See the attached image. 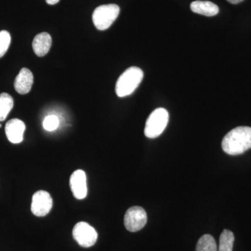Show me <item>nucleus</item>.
Masks as SVG:
<instances>
[{
  "instance_id": "nucleus-6",
  "label": "nucleus",
  "mask_w": 251,
  "mask_h": 251,
  "mask_svg": "<svg viewBox=\"0 0 251 251\" xmlns=\"http://www.w3.org/2000/svg\"><path fill=\"white\" fill-rule=\"evenodd\" d=\"M124 222L127 230L138 232L143 229L148 222L146 211L140 206H132L126 212Z\"/></svg>"
},
{
  "instance_id": "nucleus-9",
  "label": "nucleus",
  "mask_w": 251,
  "mask_h": 251,
  "mask_svg": "<svg viewBox=\"0 0 251 251\" xmlns=\"http://www.w3.org/2000/svg\"><path fill=\"white\" fill-rule=\"evenodd\" d=\"M25 125L22 120L12 119L5 126V133L11 143H21L23 140V134L25 130Z\"/></svg>"
},
{
  "instance_id": "nucleus-5",
  "label": "nucleus",
  "mask_w": 251,
  "mask_h": 251,
  "mask_svg": "<svg viewBox=\"0 0 251 251\" xmlns=\"http://www.w3.org/2000/svg\"><path fill=\"white\" fill-rule=\"evenodd\" d=\"M73 237L80 247L89 248L94 246L97 242L98 233L87 223L79 222L74 226Z\"/></svg>"
},
{
  "instance_id": "nucleus-14",
  "label": "nucleus",
  "mask_w": 251,
  "mask_h": 251,
  "mask_svg": "<svg viewBox=\"0 0 251 251\" xmlns=\"http://www.w3.org/2000/svg\"><path fill=\"white\" fill-rule=\"evenodd\" d=\"M234 242V235L232 231L224 229L220 236L219 251H232Z\"/></svg>"
},
{
  "instance_id": "nucleus-16",
  "label": "nucleus",
  "mask_w": 251,
  "mask_h": 251,
  "mask_svg": "<svg viewBox=\"0 0 251 251\" xmlns=\"http://www.w3.org/2000/svg\"><path fill=\"white\" fill-rule=\"evenodd\" d=\"M11 41V35L7 31H0V58L7 52Z\"/></svg>"
},
{
  "instance_id": "nucleus-3",
  "label": "nucleus",
  "mask_w": 251,
  "mask_h": 251,
  "mask_svg": "<svg viewBox=\"0 0 251 251\" xmlns=\"http://www.w3.org/2000/svg\"><path fill=\"white\" fill-rule=\"evenodd\" d=\"M169 121V114L166 109L157 108L153 110L148 120L145 127V135L147 138H156L166 129Z\"/></svg>"
},
{
  "instance_id": "nucleus-19",
  "label": "nucleus",
  "mask_w": 251,
  "mask_h": 251,
  "mask_svg": "<svg viewBox=\"0 0 251 251\" xmlns=\"http://www.w3.org/2000/svg\"><path fill=\"white\" fill-rule=\"evenodd\" d=\"M227 1H229V3L232 4H239V3L242 2V1H244V0H227Z\"/></svg>"
},
{
  "instance_id": "nucleus-18",
  "label": "nucleus",
  "mask_w": 251,
  "mask_h": 251,
  "mask_svg": "<svg viewBox=\"0 0 251 251\" xmlns=\"http://www.w3.org/2000/svg\"><path fill=\"white\" fill-rule=\"evenodd\" d=\"M59 1V0H46V2L50 5H54L57 4Z\"/></svg>"
},
{
  "instance_id": "nucleus-4",
  "label": "nucleus",
  "mask_w": 251,
  "mask_h": 251,
  "mask_svg": "<svg viewBox=\"0 0 251 251\" xmlns=\"http://www.w3.org/2000/svg\"><path fill=\"white\" fill-rule=\"evenodd\" d=\"M120 6L117 4L101 5L94 10L92 21L99 30H105L112 25L120 14Z\"/></svg>"
},
{
  "instance_id": "nucleus-12",
  "label": "nucleus",
  "mask_w": 251,
  "mask_h": 251,
  "mask_svg": "<svg viewBox=\"0 0 251 251\" xmlns=\"http://www.w3.org/2000/svg\"><path fill=\"white\" fill-rule=\"evenodd\" d=\"M191 9L196 14L203 15V16H214L219 14V8L217 5L209 1H193L191 4Z\"/></svg>"
},
{
  "instance_id": "nucleus-10",
  "label": "nucleus",
  "mask_w": 251,
  "mask_h": 251,
  "mask_svg": "<svg viewBox=\"0 0 251 251\" xmlns=\"http://www.w3.org/2000/svg\"><path fill=\"white\" fill-rule=\"evenodd\" d=\"M34 83V76L32 73L27 68H23L14 81V87L16 92L20 94H26L30 92Z\"/></svg>"
},
{
  "instance_id": "nucleus-15",
  "label": "nucleus",
  "mask_w": 251,
  "mask_h": 251,
  "mask_svg": "<svg viewBox=\"0 0 251 251\" xmlns=\"http://www.w3.org/2000/svg\"><path fill=\"white\" fill-rule=\"evenodd\" d=\"M196 251H218L215 239L210 234H204L198 240Z\"/></svg>"
},
{
  "instance_id": "nucleus-11",
  "label": "nucleus",
  "mask_w": 251,
  "mask_h": 251,
  "mask_svg": "<svg viewBox=\"0 0 251 251\" xmlns=\"http://www.w3.org/2000/svg\"><path fill=\"white\" fill-rule=\"evenodd\" d=\"M52 45V38L47 32H42L34 37L32 42V48L34 53L38 57H44L50 49Z\"/></svg>"
},
{
  "instance_id": "nucleus-20",
  "label": "nucleus",
  "mask_w": 251,
  "mask_h": 251,
  "mask_svg": "<svg viewBox=\"0 0 251 251\" xmlns=\"http://www.w3.org/2000/svg\"><path fill=\"white\" fill-rule=\"evenodd\" d=\"M1 124H0V128H1Z\"/></svg>"
},
{
  "instance_id": "nucleus-1",
  "label": "nucleus",
  "mask_w": 251,
  "mask_h": 251,
  "mask_svg": "<svg viewBox=\"0 0 251 251\" xmlns=\"http://www.w3.org/2000/svg\"><path fill=\"white\" fill-rule=\"evenodd\" d=\"M223 150L231 156L242 154L251 149V127L239 126L227 133L222 141Z\"/></svg>"
},
{
  "instance_id": "nucleus-13",
  "label": "nucleus",
  "mask_w": 251,
  "mask_h": 251,
  "mask_svg": "<svg viewBox=\"0 0 251 251\" xmlns=\"http://www.w3.org/2000/svg\"><path fill=\"white\" fill-rule=\"evenodd\" d=\"M14 107V99L7 93L0 94V122L4 121Z\"/></svg>"
},
{
  "instance_id": "nucleus-2",
  "label": "nucleus",
  "mask_w": 251,
  "mask_h": 251,
  "mask_svg": "<svg viewBox=\"0 0 251 251\" xmlns=\"http://www.w3.org/2000/svg\"><path fill=\"white\" fill-rule=\"evenodd\" d=\"M143 77L144 73L140 68H128L117 81L115 86L117 95L119 97H125L133 93L141 83Z\"/></svg>"
},
{
  "instance_id": "nucleus-8",
  "label": "nucleus",
  "mask_w": 251,
  "mask_h": 251,
  "mask_svg": "<svg viewBox=\"0 0 251 251\" xmlns=\"http://www.w3.org/2000/svg\"><path fill=\"white\" fill-rule=\"evenodd\" d=\"M70 187L74 197L82 200L87 195V177L85 172L77 170L70 177Z\"/></svg>"
},
{
  "instance_id": "nucleus-7",
  "label": "nucleus",
  "mask_w": 251,
  "mask_h": 251,
  "mask_svg": "<svg viewBox=\"0 0 251 251\" xmlns=\"http://www.w3.org/2000/svg\"><path fill=\"white\" fill-rule=\"evenodd\" d=\"M52 206V199L47 191H39L33 195L31 210L34 215L43 217L47 215Z\"/></svg>"
},
{
  "instance_id": "nucleus-17",
  "label": "nucleus",
  "mask_w": 251,
  "mask_h": 251,
  "mask_svg": "<svg viewBox=\"0 0 251 251\" xmlns=\"http://www.w3.org/2000/svg\"><path fill=\"white\" fill-rule=\"evenodd\" d=\"M59 124V119L57 118V117L54 116V115H49L44 119L43 126H44V129L48 131H52V130L57 129Z\"/></svg>"
}]
</instances>
